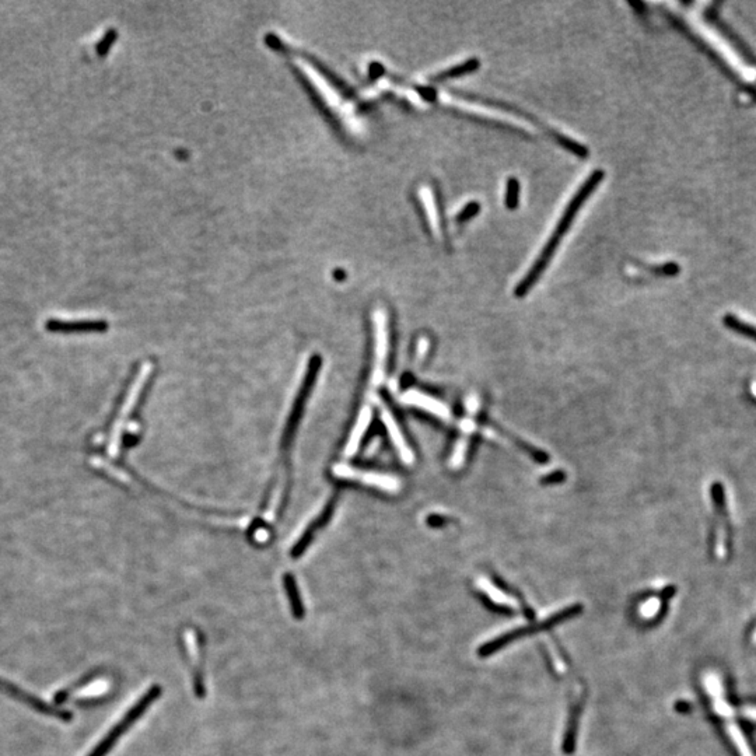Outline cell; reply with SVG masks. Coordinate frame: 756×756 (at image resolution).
I'll return each mask as SVG.
<instances>
[{
    "instance_id": "21",
    "label": "cell",
    "mask_w": 756,
    "mask_h": 756,
    "mask_svg": "<svg viewBox=\"0 0 756 756\" xmlns=\"http://www.w3.org/2000/svg\"><path fill=\"white\" fill-rule=\"evenodd\" d=\"M751 641H752V644H754V646H756V626L755 629H754V631H752V634H751Z\"/></svg>"
},
{
    "instance_id": "17",
    "label": "cell",
    "mask_w": 756,
    "mask_h": 756,
    "mask_svg": "<svg viewBox=\"0 0 756 756\" xmlns=\"http://www.w3.org/2000/svg\"><path fill=\"white\" fill-rule=\"evenodd\" d=\"M518 196H520V184L515 178H510L507 183L505 206L508 209H515L518 206Z\"/></svg>"
},
{
    "instance_id": "9",
    "label": "cell",
    "mask_w": 756,
    "mask_h": 756,
    "mask_svg": "<svg viewBox=\"0 0 756 756\" xmlns=\"http://www.w3.org/2000/svg\"><path fill=\"white\" fill-rule=\"evenodd\" d=\"M47 329L51 332H103L107 329L105 321H61L50 319L47 322Z\"/></svg>"
},
{
    "instance_id": "8",
    "label": "cell",
    "mask_w": 756,
    "mask_h": 756,
    "mask_svg": "<svg viewBox=\"0 0 756 756\" xmlns=\"http://www.w3.org/2000/svg\"><path fill=\"white\" fill-rule=\"evenodd\" d=\"M376 321V366H374V382H378L384 374V366H385V357H386V348H388V333H386V319L385 313L382 310H377L374 314Z\"/></svg>"
},
{
    "instance_id": "15",
    "label": "cell",
    "mask_w": 756,
    "mask_h": 756,
    "mask_svg": "<svg viewBox=\"0 0 756 756\" xmlns=\"http://www.w3.org/2000/svg\"><path fill=\"white\" fill-rule=\"evenodd\" d=\"M479 67V61L478 59H469L462 64H458V66H454L448 70H444L439 73L436 76L435 80L437 81H444V80H448V79H454L457 76H462V74H466V73H471L474 70H476Z\"/></svg>"
},
{
    "instance_id": "11",
    "label": "cell",
    "mask_w": 756,
    "mask_h": 756,
    "mask_svg": "<svg viewBox=\"0 0 756 756\" xmlns=\"http://www.w3.org/2000/svg\"><path fill=\"white\" fill-rule=\"evenodd\" d=\"M283 584H285V591H286V595H287L293 617L297 621H303L304 617H306V608H304V602L302 600L296 578L292 574L287 573L283 577Z\"/></svg>"
},
{
    "instance_id": "18",
    "label": "cell",
    "mask_w": 756,
    "mask_h": 756,
    "mask_svg": "<svg viewBox=\"0 0 756 756\" xmlns=\"http://www.w3.org/2000/svg\"><path fill=\"white\" fill-rule=\"evenodd\" d=\"M117 37H118V34H117V31L114 28L108 30L107 34L104 35V38L97 44V54L100 57H105L107 52L110 51V48L113 47V44L115 42Z\"/></svg>"
},
{
    "instance_id": "7",
    "label": "cell",
    "mask_w": 756,
    "mask_h": 756,
    "mask_svg": "<svg viewBox=\"0 0 756 756\" xmlns=\"http://www.w3.org/2000/svg\"><path fill=\"white\" fill-rule=\"evenodd\" d=\"M335 475H338L340 478H346V479H355V481L360 479L366 485L376 486V488H379V489L386 491V492H396L399 489L398 479H395L392 476L379 475V474H360L359 471L352 469L349 466H343V465L335 466Z\"/></svg>"
},
{
    "instance_id": "19",
    "label": "cell",
    "mask_w": 756,
    "mask_h": 756,
    "mask_svg": "<svg viewBox=\"0 0 756 756\" xmlns=\"http://www.w3.org/2000/svg\"><path fill=\"white\" fill-rule=\"evenodd\" d=\"M479 209H481V205H479L478 202H471V203H468V205H466V206L457 214L455 220H457L458 223H464V222L469 220L471 217L476 216V213L479 212Z\"/></svg>"
},
{
    "instance_id": "4",
    "label": "cell",
    "mask_w": 756,
    "mask_h": 756,
    "mask_svg": "<svg viewBox=\"0 0 756 756\" xmlns=\"http://www.w3.org/2000/svg\"><path fill=\"white\" fill-rule=\"evenodd\" d=\"M299 69L307 76L310 83L316 88V93L323 100V103L333 111V114H338L339 120L343 122V125L349 127L352 132H359L357 118L355 115V110L345 103V100L340 97V94L323 79L310 63L302 59L296 61Z\"/></svg>"
},
{
    "instance_id": "3",
    "label": "cell",
    "mask_w": 756,
    "mask_h": 756,
    "mask_svg": "<svg viewBox=\"0 0 756 756\" xmlns=\"http://www.w3.org/2000/svg\"><path fill=\"white\" fill-rule=\"evenodd\" d=\"M161 687L153 685L149 688V691L142 694V697L126 711L125 716L104 735V738L93 748V751L87 756H107L113 748L117 745V743L121 740V737L129 731V728L150 709V706L161 696Z\"/></svg>"
},
{
    "instance_id": "13",
    "label": "cell",
    "mask_w": 756,
    "mask_h": 756,
    "mask_svg": "<svg viewBox=\"0 0 756 756\" xmlns=\"http://www.w3.org/2000/svg\"><path fill=\"white\" fill-rule=\"evenodd\" d=\"M370 419H372V412L369 409H365L362 416L359 418V423H357L356 429L353 430L350 440L346 445V455H352L357 449L359 442L362 440V437H363V435H365V432H366V429H367V426L370 423Z\"/></svg>"
},
{
    "instance_id": "16",
    "label": "cell",
    "mask_w": 756,
    "mask_h": 756,
    "mask_svg": "<svg viewBox=\"0 0 756 756\" xmlns=\"http://www.w3.org/2000/svg\"><path fill=\"white\" fill-rule=\"evenodd\" d=\"M724 322H726V325H727L728 328H731L733 331H735V332H738V333H743V335H745V336H748V338L756 339V328L751 326V325H748V323H744L743 321L737 319L735 316H733V315H727V316L724 318Z\"/></svg>"
},
{
    "instance_id": "12",
    "label": "cell",
    "mask_w": 756,
    "mask_h": 756,
    "mask_svg": "<svg viewBox=\"0 0 756 756\" xmlns=\"http://www.w3.org/2000/svg\"><path fill=\"white\" fill-rule=\"evenodd\" d=\"M382 420H384V423H385V426H386V430H388V433H389V436H391V439H392V442L395 444L396 449L399 451L402 459H403L406 464H411L412 459H413V454H412V451L409 449V447H408V444H406L405 439L402 437V435H401V432H399V428H398L396 422L394 420L392 415H389V412L385 411V409L382 411Z\"/></svg>"
},
{
    "instance_id": "14",
    "label": "cell",
    "mask_w": 756,
    "mask_h": 756,
    "mask_svg": "<svg viewBox=\"0 0 756 756\" xmlns=\"http://www.w3.org/2000/svg\"><path fill=\"white\" fill-rule=\"evenodd\" d=\"M726 730H727V734L730 735L734 747L737 748L738 754L741 756H754L751 752V748L743 734V731L738 728V726L735 724V721H730V723H726Z\"/></svg>"
},
{
    "instance_id": "2",
    "label": "cell",
    "mask_w": 756,
    "mask_h": 756,
    "mask_svg": "<svg viewBox=\"0 0 756 756\" xmlns=\"http://www.w3.org/2000/svg\"><path fill=\"white\" fill-rule=\"evenodd\" d=\"M520 602H521V607H522V612L525 615V618L529 621V625L527 626H522V628H518V629L511 630V631H507L502 636L482 644L479 648H478V655L479 657H489L495 653H498L499 650H502L505 646H508L510 643L524 637V636H529V634H535V633H539V631H548V630L552 629L554 626L559 625V624H563L571 618H575L577 615H580L583 612V607L580 604H574V605H570L563 608L562 611H558L556 614L548 617L546 619L538 622L534 617V612L532 609L525 605V601L522 598H520Z\"/></svg>"
},
{
    "instance_id": "10",
    "label": "cell",
    "mask_w": 756,
    "mask_h": 756,
    "mask_svg": "<svg viewBox=\"0 0 756 756\" xmlns=\"http://www.w3.org/2000/svg\"><path fill=\"white\" fill-rule=\"evenodd\" d=\"M403 401L409 405H415L426 412H430L436 416H439L444 420H448L449 419V409L442 405L440 401L429 396V395H425V394H420L419 391H411L408 392L405 396H403Z\"/></svg>"
},
{
    "instance_id": "1",
    "label": "cell",
    "mask_w": 756,
    "mask_h": 756,
    "mask_svg": "<svg viewBox=\"0 0 756 756\" xmlns=\"http://www.w3.org/2000/svg\"><path fill=\"white\" fill-rule=\"evenodd\" d=\"M604 180V171L602 170H597L594 171L588 178L587 181L580 187V189L575 192V195L573 196V199L568 202L566 209H565V213L562 216V219L559 220L556 229L554 230L551 239L548 240V243L545 244L544 250L539 253V256L537 258V260L534 262V265L531 266L529 272L524 276V279L520 282V285L515 287V296L521 297L524 294L528 293V290L535 285V282L539 279V276L542 275V272L545 270L546 265L551 262L554 253L556 251L559 243L562 241L563 236L566 234L567 230L570 229L574 217L577 216V212L580 210V207L585 203V200L588 199V196L597 189V187L601 184V181Z\"/></svg>"
},
{
    "instance_id": "5",
    "label": "cell",
    "mask_w": 756,
    "mask_h": 756,
    "mask_svg": "<svg viewBox=\"0 0 756 756\" xmlns=\"http://www.w3.org/2000/svg\"><path fill=\"white\" fill-rule=\"evenodd\" d=\"M0 691L7 693L10 697L27 704L28 707L34 709L35 711H38L41 714H47V716H51V717L62 720V721H70L71 720V713L69 710H64V709L57 707L54 704H50V703L41 700L40 697H37V696H34L31 693L25 692L24 689L18 688L13 682H8V681H6L3 678H0Z\"/></svg>"
},
{
    "instance_id": "6",
    "label": "cell",
    "mask_w": 756,
    "mask_h": 756,
    "mask_svg": "<svg viewBox=\"0 0 756 756\" xmlns=\"http://www.w3.org/2000/svg\"><path fill=\"white\" fill-rule=\"evenodd\" d=\"M150 372H151V366H150V365H144V366L140 369L137 377H136L134 382H133L132 386H130V391H129V394H127V396H126L125 403H124V406H122V409H121V412H120V418H118V420L115 422L114 435H113V437H111V454H117V452H118V447H120V441H121L122 425H124V422L127 419L129 413L132 412V409L134 408V405H136V402H137V399H139V396H140V391L143 389V386H144L147 378L150 376Z\"/></svg>"
},
{
    "instance_id": "20",
    "label": "cell",
    "mask_w": 756,
    "mask_h": 756,
    "mask_svg": "<svg viewBox=\"0 0 756 756\" xmlns=\"http://www.w3.org/2000/svg\"><path fill=\"white\" fill-rule=\"evenodd\" d=\"M741 713H743V716H744L745 718L756 721V707H751V706H750V707H745V709H743Z\"/></svg>"
}]
</instances>
